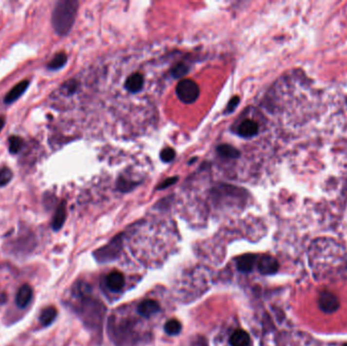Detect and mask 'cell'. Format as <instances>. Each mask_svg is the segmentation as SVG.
<instances>
[{"label":"cell","instance_id":"obj_11","mask_svg":"<svg viewBox=\"0 0 347 346\" xmlns=\"http://www.w3.org/2000/svg\"><path fill=\"white\" fill-rule=\"evenodd\" d=\"M33 291L29 284L22 285L17 293L16 304L19 309H25L32 300Z\"/></svg>","mask_w":347,"mask_h":346},{"label":"cell","instance_id":"obj_25","mask_svg":"<svg viewBox=\"0 0 347 346\" xmlns=\"http://www.w3.org/2000/svg\"><path fill=\"white\" fill-rule=\"evenodd\" d=\"M177 180H178V178H170V179H166V180L164 181V182H163L160 186H159V190H161V189H164V188H166V187H169L170 185H172V184H174V183H176L177 182Z\"/></svg>","mask_w":347,"mask_h":346},{"label":"cell","instance_id":"obj_1","mask_svg":"<svg viewBox=\"0 0 347 346\" xmlns=\"http://www.w3.org/2000/svg\"><path fill=\"white\" fill-rule=\"evenodd\" d=\"M78 9L75 0L58 1L52 14V26L59 36H66L73 29Z\"/></svg>","mask_w":347,"mask_h":346},{"label":"cell","instance_id":"obj_7","mask_svg":"<svg viewBox=\"0 0 347 346\" xmlns=\"http://www.w3.org/2000/svg\"><path fill=\"white\" fill-rule=\"evenodd\" d=\"M124 283H125V279L121 272L113 271L106 277V284L108 286V289L114 292L120 291L123 289Z\"/></svg>","mask_w":347,"mask_h":346},{"label":"cell","instance_id":"obj_21","mask_svg":"<svg viewBox=\"0 0 347 346\" xmlns=\"http://www.w3.org/2000/svg\"><path fill=\"white\" fill-rule=\"evenodd\" d=\"M175 156H176L175 150L171 147H166V148L163 149L161 152V159L164 163L172 162L175 159Z\"/></svg>","mask_w":347,"mask_h":346},{"label":"cell","instance_id":"obj_8","mask_svg":"<svg viewBox=\"0 0 347 346\" xmlns=\"http://www.w3.org/2000/svg\"><path fill=\"white\" fill-rule=\"evenodd\" d=\"M258 131L259 125L254 120H251V119H247V120L243 121L237 128L238 135L244 138H250L257 135Z\"/></svg>","mask_w":347,"mask_h":346},{"label":"cell","instance_id":"obj_22","mask_svg":"<svg viewBox=\"0 0 347 346\" xmlns=\"http://www.w3.org/2000/svg\"><path fill=\"white\" fill-rule=\"evenodd\" d=\"M188 70L189 68L185 65V64H177L173 69H172V74L174 77L176 78H179V77H181L183 75H185L187 73H188Z\"/></svg>","mask_w":347,"mask_h":346},{"label":"cell","instance_id":"obj_2","mask_svg":"<svg viewBox=\"0 0 347 346\" xmlns=\"http://www.w3.org/2000/svg\"><path fill=\"white\" fill-rule=\"evenodd\" d=\"M176 93L179 100L182 103L190 105L197 101L200 91L195 81L191 79H184L178 83L176 88Z\"/></svg>","mask_w":347,"mask_h":346},{"label":"cell","instance_id":"obj_18","mask_svg":"<svg viewBox=\"0 0 347 346\" xmlns=\"http://www.w3.org/2000/svg\"><path fill=\"white\" fill-rule=\"evenodd\" d=\"M67 62V56L65 53L61 52L58 53L54 56V58L50 61V63L48 64V68L50 70H58L62 68Z\"/></svg>","mask_w":347,"mask_h":346},{"label":"cell","instance_id":"obj_9","mask_svg":"<svg viewBox=\"0 0 347 346\" xmlns=\"http://www.w3.org/2000/svg\"><path fill=\"white\" fill-rule=\"evenodd\" d=\"M145 85V77L141 73H133L127 77L125 81V89L131 92V93H136L140 91Z\"/></svg>","mask_w":347,"mask_h":346},{"label":"cell","instance_id":"obj_19","mask_svg":"<svg viewBox=\"0 0 347 346\" xmlns=\"http://www.w3.org/2000/svg\"><path fill=\"white\" fill-rule=\"evenodd\" d=\"M10 153H18L23 146V140L19 136H11L8 140Z\"/></svg>","mask_w":347,"mask_h":346},{"label":"cell","instance_id":"obj_5","mask_svg":"<svg viewBox=\"0 0 347 346\" xmlns=\"http://www.w3.org/2000/svg\"><path fill=\"white\" fill-rule=\"evenodd\" d=\"M278 268V261L272 256H263L258 263V269L260 273L264 274V275H271V274L276 273Z\"/></svg>","mask_w":347,"mask_h":346},{"label":"cell","instance_id":"obj_15","mask_svg":"<svg viewBox=\"0 0 347 346\" xmlns=\"http://www.w3.org/2000/svg\"><path fill=\"white\" fill-rule=\"evenodd\" d=\"M56 317H57V311L55 310V308L49 307L43 310V312L40 316V321L43 326H49L53 323V321L55 320Z\"/></svg>","mask_w":347,"mask_h":346},{"label":"cell","instance_id":"obj_26","mask_svg":"<svg viewBox=\"0 0 347 346\" xmlns=\"http://www.w3.org/2000/svg\"><path fill=\"white\" fill-rule=\"evenodd\" d=\"M4 123H5V121H4V118H2V117H0V131H1V129L3 128V126H4Z\"/></svg>","mask_w":347,"mask_h":346},{"label":"cell","instance_id":"obj_3","mask_svg":"<svg viewBox=\"0 0 347 346\" xmlns=\"http://www.w3.org/2000/svg\"><path fill=\"white\" fill-rule=\"evenodd\" d=\"M121 249V240L119 238H114V241H112L109 245L100 249L98 252H95V258H97L100 262H106V261H111L115 259L118 255V252L120 251Z\"/></svg>","mask_w":347,"mask_h":346},{"label":"cell","instance_id":"obj_27","mask_svg":"<svg viewBox=\"0 0 347 346\" xmlns=\"http://www.w3.org/2000/svg\"><path fill=\"white\" fill-rule=\"evenodd\" d=\"M344 346H347V345H344Z\"/></svg>","mask_w":347,"mask_h":346},{"label":"cell","instance_id":"obj_13","mask_svg":"<svg viewBox=\"0 0 347 346\" xmlns=\"http://www.w3.org/2000/svg\"><path fill=\"white\" fill-rule=\"evenodd\" d=\"M65 219H66V203L63 201V202H61L60 205L57 207L56 213H55L54 219H53V222H52L53 230L54 231L60 230L62 228Z\"/></svg>","mask_w":347,"mask_h":346},{"label":"cell","instance_id":"obj_24","mask_svg":"<svg viewBox=\"0 0 347 346\" xmlns=\"http://www.w3.org/2000/svg\"><path fill=\"white\" fill-rule=\"evenodd\" d=\"M238 103H240V98H238V97H234V98L231 100V102L229 103V105H227V107H226L225 114L232 113V112L237 108V106L238 105Z\"/></svg>","mask_w":347,"mask_h":346},{"label":"cell","instance_id":"obj_17","mask_svg":"<svg viewBox=\"0 0 347 346\" xmlns=\"http://www.w3.org/2000/svg\"><path fill=\"white\" fill-rule=\"evenodd\" d=\"M181 330H182L181 323L175 319L169 320L164 324V331L167 335H170V336L178 335V334H180Z\"/></svg>","mask_w":347,"mask_h":346},{"label":"cell","instance_id":"obj_12","mask_svg":"<svg viewBox=\"0 0 347 346\" xmlns=\"http://www.w3.org/2000/svg\"><path fill=\"white\" fill-rule=\"evenodd\" d=\"M256 260H257L256 255H253V254L243 255L237 261V268L238 271H241L243 273L251 272L254 268Z\"/></svg>","mask_w":347,"mask_h":346},{"label":"cell","instance_id":"obj_23","mask_svg":"<svg viewBox=\"0 0 347 346\" xmlns=\"http://www.w3.org/2000/svg\"><path fill=\"white\" fill-rule=\"evenodd\" d=\"M76 88H77V83L74 80H69L63 86L62 90L66 94H73V92H75Z\"/></svg>","mask_w":347,"mask_h":346},{"label":"cell","instance_id":"obj_6","mask_svg":"<svg viewBox=\"0 0 347 346\" xmlns=\"http://www.w3.org/2000/svg\"><path fill=\"white\" fill-rule=\"evenodd\" d=\"M161 311V307L158 302L153 300H146L139 304L137 312L140 316L145 318H150Z\"/></svg>","mask_w":347,"mask_h":346},{"label":"cell","instance_id":"obj_16","mask_svg":"<svg viewBox=\"0 0 347 346\" xmlns=\"http://www.w3.org/2000/svg\"><path fill=\"white\" fill-rule=\"evenodd\" d=\"M218 152L219 156L225 159H237L240 156V151L236 147L229 146V145H222L218 147Z\"/></svg>","mask_w":347,"mask_h":346},{"label":"cell","instance_id":"obj_4","mask_svg":"<svg viewBox=\"0 0 347 346\" xmlns=\"http://www.w3.org/2000/svg\"><path fill=\"white\" fill-rule=\"evenodd\" d=\"M339 301L337 296L330 291H323L319 297V307L323 312L331 314L339 309Z\"/></svg>","mask_w":347,"mask_h":346},{"label":"cell","instance_id":"obj_14","mask_svg":"<svg viewBox=\"0 0 347 346\" xmlns=\"http://www.w3.org/2000/svg\"><path fill=\"white\" fill-rule=\"evenodd\" d=\"M250 342L249 334L244 330L235 331L230 338L231 346H249Z\"/></svg>","mask_w":347,"mask_h":346},{"label":"cell","instance_id":"obj_20","mask_svg":"<svg viewBox=\"0 0 347 346\" xmlns=\"http://www.w3.org/2000/svg\"><path fill=\"white\" fill-rule=\"evenodd\" d=\"M13 176L14 174L10 171V169L8 168L0 169V187L7 185L11 181V179H13Z\"/></svg>","mask_w":347,"mask_h":346},{"label":"cell","instance_id":"obj_10","mask_svg":"<svg viewBox=\"0 0 347 346\" xmlns=\"http://www.w3.org/2000/svg\"><path fill=\"white\" fill-rule=\"evenodd\" d=\"M29 86H30V82L28 80H22L19 83H18V85L15 88H13V90H11L5 95L4 103L9 105V104H13L14 102H16L20 97V95L27 91Z\"/></svg>","mask_w":347,"mask_h":346}]
</instances>
